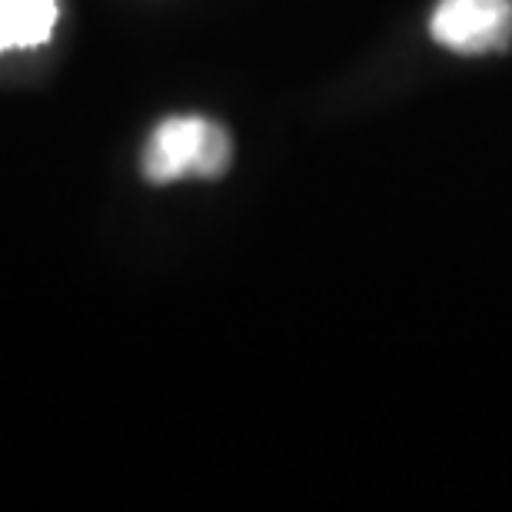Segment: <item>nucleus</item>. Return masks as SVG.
Masks as SVG:
<instances>
[{
  "label": "nucleus",
  "mask_w": 512,
  "mask_h": 512,
  "mask_svg": "<svg viewBox=\"0 0 512 512\" xmlns=\"http://www.w3.org/2000/svg\"><path fill=\"white\" fill-rule=\"evenodd\" d=\"M233 157L230 133L207 117H167L143 147V177L173 183L183 177L217 180Z\"/></svg>",
  "instance_id": "f257e3e1"
},
{
  "label": "nucleus",
  "mask_w": 512,
  "mask_h": 512,
  "mask_svg": "<svg viewBox=\"0 0 512 512\" xmlns=\"http://www.w3.org/2000/svg\"><path fill=\"white\" fill-rule=\"evenodd\" d=\"M429 34L463 57L503 50L512 40V0H439L429 14Z\"/></svg>",
  "instance_id": "f03ea898"
},
{
  "label": "nucleus",
  "mask_w": 512,
  "mask_h": 512,
  "mask_svg": "<svg viewBox=\"0 0 512 512\" xmlns=\"http://www.w3.org/2000/svg\"><path fill=\"white\" fill-rule=\"evenodd\" d=\"M57 0H10V24H14V47L47 44L57 24Z\"/></svg>",
  "instance_id": "7ed1b4c3"
},
{
  "label": "nucleus",
  "mask_w": 512,
  "mask_h": 512,
  "mask_svg": "<svg viewBox=\"0 0 512 512\" xmlns=\"http://www.w3.org/2000/svg\"><path fill=\"white\" fill-rule=\"evenodd\" d=\"M14 47V24H10V0H0V50Z\"/></svg>",
  "instance_id": "20e7f679"
}]
</instances>
